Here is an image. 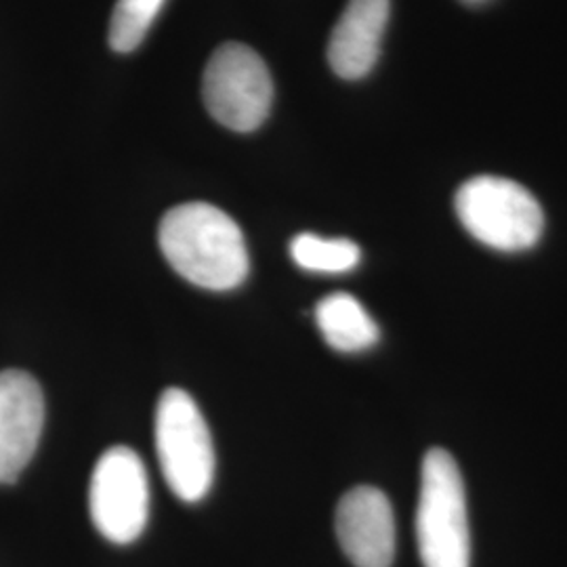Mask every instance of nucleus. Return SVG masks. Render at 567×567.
I'll list each match as a JSON object with an SVG mask.
<instances>
[{
	"label": "nucleus",
	"instance_id": "nucleus-1",
	"mask_svg": "<svg viewBox=\"0 0 567 567\" xmlns=\"http://www.w3.org/2000/svg\"><path fill=\"white\" fill-rule=\"evenodd\" d=\"M158 244L164 259L182 278L206 290H231L248 276L243 229L213 204L171 208L161 221Z\"/></svg>",
	"mask_w": 567,
	"mask_h": 567
},
{
	"label": "nucleus",
	"instance_id": "nucleus-2",
	"mask_svg": "<svg viewBox=\"0 0 567 567\" xmlns=\"http://www.w3.org/2000/svg\"><path fill=\"white\" fill-rule=\"evenodd\" d=\"M416 543L425 567L471 566L465 484L454 456L429 450L421 466Z\"/></svg>",
	"mask_w": 567,
	"mask_h": 567
},
{
	"label": "nucleus",
	"instance_id": "nucleus-3",
	"mask_svg": "<svg viewBox=\"0 0 567 567\" xmlns=\"http://www.w3.org/2000/svg\"><path fill=\"white\" fill-rule=\"evenodd\" d=\"M156 452L171 492L183 503L203 501L215 477V447L200 408L179 386L158 400Z\"/></svg>",
	"mask_w": 567,
	"mask_h": 567
},
{
	"label": "nucleus",
	"instance_id": "nucleus-4",
	"mask_svg": "<svg viewBox=\"0 0 567 567\" xmlns=\"http://www.w3.org/2000/svg\"><path fill=\"white\" fill-rule=\"evenodd\" d=\"M454 208L466 231L503 252L527 250L540 240L545 213L524 185L505 177L482 175L463 183Z\"/></svg>",
	"mask_w": 567,
	"mask_h": 567
},
{
	"label": "nucleus",
	"instance_id": "nucleus-5",
	"mask_svg": "<svg viewBox=\"0 0 567 567\" xmlns=\"http://www.w3.org/2000/svg\"><path fill=\"white\" fill-rule=\"evenodd\" d=\"M203 95L215 121L236 133H250L271 112L274 81L265 61L250 47L225 42L206 63Z\"/></svg>",
	"mask_w": 567,
	"mask_h": 567
},
{
	"label": "nucleus",
	"instance_id": "nucleus-6",
	"mask_svg": "<svg viewBox=\"0 0 567 567\" xmlns=\"http://www.w3.org/2000/svg\"><path fill=\"white\" fill-rule=\"evenodd\" d=\"M93 526L114 545L135 543L147 526L150 484L140 454L126 446L105 450L91 475Z\"/></svg>",
	"mask_w": 567,
	"mask_h": 567
},
{
	"label": "nucleus",
	"instance_id": "nucleus-7",
	"mask_svg": "<svg viewBox=\"0 0 567 567\" xmlns=\"http://www.w3.org/2000/svg\"><path fill=\"white\" fill-rule=\"evenodd\" d=\"M334 527L339 545L355 567H391L395 557V517L383 489L358 486L341 498Z\"/></svg>",
	"mask_w": 567,
	"mask_h": 567
},
{
	"label": "nucleus",
	"instance_id": "nucleus-8",
	"mask_svg": "<svg viewBox=\"0 0 567 567\" xmlns=\"http://www.w3.org/2000/svg\"><path fill=\"white\" fill-rule=\"evenodd\" d=\"M44 426L41 385L21 370L0 372V484H13L32 461Z\"/></svg>",
	"mask_w": 567,
	"mask_h": 567
},
{
	"label": "nucleus",
	"instance_id": "nucleus-9",
	"mask_svg": "<svg viewBox=\"0 0 567 567\" xmlns=\"http://www.w3.org/2000/svg\"><path fill=\"white\" fill-rule=\"evenodd\" d=\"M391 0H349L328 41V63L344 81L368 76L381 55Z\"/></svg>",
	"mask_w": 567,
	"mask_h": 567
},
{
	"label": "nucleus",
	"instance_id": "nucleus-10",
	"mask_svg": "<svg viewBox=\"0 0 567 567\" xmlns=\"http://www.w3.org/2000/svg\"><path fill=\"white\" fill-rule=\"evenodd\" d=\"M316 324L326 343L341 353H358L377 344L381 330L364 305L347 292L328 295L316 305Z\"/></svg>",
	"mask_w": 567,
	"mask_h": 567
},
{
	"label": "nucleus",
	"instance_id": "nucleus-11",
	"mask_svg": "<svg viewBox=\"0 0 567 567\" xmlns=\"http://www.w3.org/2000/svg\"><path fill=\"white\" fill-rule=\"evenodd\" d=\"M290 257L305 271L344 274L355 269L362 250L347 238H322L316 234H299L290 243Z\"/></svg>",
	"mask_w": 567,
	"mask_h": 567
},
{
	"label": "nucleus",
	"instance_id": "nucleus-12",
	"mask_svg": "<svg viewBox=\"0 0 567 567\" xmlns=\"http://www.w3.org/2000/svg\"><path fill=\"white\" fill-rule=\"evenodd\" d=\"M166 0H118L110 21V47L116 53H131L142 44Z\"/></svg>",
	"mask_w": 567,
	"mask_h": 567
}]
</instances>
